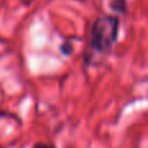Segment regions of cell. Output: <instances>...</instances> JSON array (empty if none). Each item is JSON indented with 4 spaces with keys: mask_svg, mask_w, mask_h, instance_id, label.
Instances as JSON below:
<instances>
[{
    "mask_svg": "<svg viewBox=\"0 0 148 148\" xmlns=\"http://www.w3.org/2000/svg\"><path fill=\"white\" fill-rule=\"evenodd\" d=\"M120 20L116 16H103L94 21L90 31V47L95 52L104 53L117 42Z\"/></svg>",
    "mask_w": 148,
    "mask_h": 148,
    "instance_id": "1",
    "label": "cell"
},
{
    "mask_svg": "<svg viewBox=\"0 0 148 148\" xmlns=\"http://www.w3.org/2000/svg\"><path fill=\"white\" fill-rule=\"evenodd\" d=\"M109 7L113 12L120 13V14L127 13V1L126 0H110Z\"/></svg>",
    "mask_w": 148,
    "mask_h": 148,
    "instance_id": "2",
    "label": "cell"
},
{
    "mask_svg": "<svg viewBox=\"0 0 148 148\" xmlns=\"http://www.w3.org/2000/svg\"><path fill=\"white\" fill-rule=\"evenodd\" d=\"M60 51H61L62 55H65V56H69V55H72L73 52V44L70 43V42H64V43L61 44V47H60Z\"/></svg>",
    "mask_w": 148,
    "mask_h": 148,
    "instance_id": "3",
    "label": "cell"
},
{
    "mask_svg": "<svg viewBox=\"0 0 148 148\" xmlns=\"http://www.w3.org/2000/svg\"><path fill=\"white\" fill-rule=\"evenodd\" d=\"M34 148H56L55 146H51V144H43V143H38L34 146Z\"/></svg>",
    "mask_w": 148,
    "mask_h": 148,
    "instance_id": "4",
    "label": "cell"
},
{
    "mask_svg": "<svg viewBox=\"0 0 148 148\" xmlns=\"http://www.w3.org/2000/svg\"><path fill=\"white\" fill-rule=\"evenodd\" d=\"M75 1H86V0H75Z\"/></svg>",
    "mask_w": 148,
    "mask_h": 148,
    "instance_id": "5",
    "label": "cell"
}]
</instances>
